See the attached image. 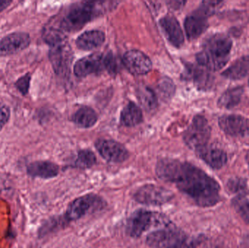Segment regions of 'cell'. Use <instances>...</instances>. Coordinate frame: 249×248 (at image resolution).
Listing matches in <instances>:
<instances>
[{
    "mask_svg": "<svg viewBox=\"0 0 249 248\" xmlns=\"http://www.w3.org/2000/svg\"><path fill=\"white\" fill-rule=\"evenodd\" d=\"M196 152L199 158L215 170L222 168L228 163L227 153L215 146H209L207 144L199 149Z\"/></svg>",
    "mask_w": 249,
    "mask_h": 248,
    "instance_id": "14",
    "label": "cell"
},
{
    "mask_svg": "<svg viewBox=\"0 0 249 248\" xmlns=\"http://www.w3.org/2000/svg\"><path fill=\"white\" fill-rule=\"evenodd\" d=\"M104 66L109 71V74L115 75L118 72L119 65L117 58L112 53L107 54L106 56L103 57Z\"/></svg>",
    "mask_w": 249,
    "mask_h": 248,
    "instance_id": "29",
    "label": "cell"
},
{
    "mask_svg": "<svg viewBox=\"0 0 249 248\" xmlns=\"http://www.w3.org/2000/svg\"><path fill=\"white\" fill-rule=\"evenodd\" d=\"M249 74V55L241 57L222 72V75L228 80H241Z\"/></svg>",
    "mask_w": 249,
    "mask_h": 248,
    "instance_id": "20",
    "label": "cell"
},
{
    "mask_svg": "<svg viewBox=\"0 0 249 248\" xmlns=\"http://www.w3.org/2000/svg\"><path fill=\"white\" fill-rule=\"evenodd\" d=\"M27 173L33 178L52 179L58 176L59 167L55 163L49 161H36L28 165Z\"/></svg>",
    "mask_w": 249,
    "mask_h": 248,
    "instance_id": "18",
    "label": "cell"
},
{
    "mask_svg": "<svg viewBox=\"0 0 249 248\" xmlns=\"http://www.w3.org/2000/svg\"><path fill=\"white\" fill-rule=\"evenodd\" d=\"M246 160H247V165L249 170V151L247 152V156H246Z\"/></svg>",
    "mask_w": 249,
    "mask_h": 248,
    "instance_id": "33",
    "label": "cell"
},
{
    "mask_svg": "<svg viewBox=\"0 0 249 248\" xmlns=\"http://www.w3.org/2000/svg\"><path fill=\"white\" fill-rule=\"evenodd\" d=\"M105 41V34L101 31L93 30L82 33L77 40V48L83 50H90L101 46Z\"/></svg>",
    "mask_w": 249,
    "mask_h": 248,
    "instance_id": "19",
    "label": "cell"
},
{
    "mask_svg": "<svg viewBox=\"0 0 249 248\" xmlns=\"http://www.w3.org/2000/svg\"><path fill=\"white\" fill-rule=\"evenodd\" d=\"M155 172L158 179L175 185L198 206L207 208L220 202L219 183L193 164L173 159H162L158 161Z\"/></svg>",
    "mask_w": 249,
    "mask_h": 248,
    "instance_id": "1",
    "label": "cell"
},
{
    "mask_svg": "<svg viewBox=\"0 0 249 248\" xmlns=\"http://www.w3.org/2000/svg\"><path fill=\"white\" fill-rule=\"evenodd\" d=\"M50 45L49 59L54 71L59 76L68 74L72 62L73 54L66 39Z\"/></svg>",
    "mask_w": 249,
    "mask_h": 248,
    "instance_id": "6",
    "label": "cell"
},
{
    "mask_svg": "<svg viewBox=\"0 0 249 248\" xmlns=\"http://www.w3.org/2000/svg\"><path fill=\"white\" fill-rule=\"evenodd\" d=\"M102 2H83L74 6L65 15L61 23V30L67 32H74L80 30L86 23L102 13Z\"/></svg>",
    "mask_w": 249,
    "mask_h": 248,
    "instance_id": "3",
    "label": "cell"
},
{
    "mask_svg": "<svg viewBox=\"0 0 249 248\" xmlns=\"http://www.w3.org/2000/svg\"><path fill=\"white\" fill-rule=\"evenodd\" d=\"M103 201L96 195H86L74 199L67 208L65 218L68 222L80 219L87 214L92 208L103 206Z\"/></svg>",
    "mask_w": 249,
    "mask_h": 248,
    "instance_id": "7",
    "label": "cell"
},
{
    "mask_svg": "<svg viewBox=\"0 0 249 248\" xmlns=\"http://www.w3.org/2000/svg\"><path fill=\"white\" fill-rule=\"evenodd\" d=\"M160 25L170 43L176 48L184 44V33L178 20L174 16H165L160 20Z\"/></svg>",
    "mask_w": 249,
    "mask_h": 248,
    "instance_id": "15",
    "label": "cell"
},
{
    "mask_svg": "<svg viewBox=\"0 0 249 248\" xmlns=\"http://www.w3.org/2000/svg\"><path fill=\"white\" fill-rule=\"evenodd\" d=\"M100 155L109 163H121L127 160L129 152L122 144L112 140H98L95 144Z\"/></svg>",
    "mask_w": 249,
    "mask_h": 248,
    "instance_id": "10",
    "label": "cell"
},
{
    "mask_svg": "<svg viewBox=\"0 0 249 248\" xmlns=\"http://www.w3.org/2000/svg\"><path fill=\"white\" fill-rule=\"evenodd\" d=\"M232 205L243 220L249 224V199L244 195H238L232 199Z\"/></svg>",
    "mask_w": 249,
    "mask_h": 248,
    "instance_id": "27",
    "label": "cell"
},
{
    "mask_svg": "<svg viewBox=\"0 0 249 248\" xmlns=\"http://www.w3.org/2000/svg\"><path fill=\"white\" fill-rule=\"evenodd\" d=\"M156 214L146 210L135 211L127 221L126 233L129 237L139 238L154 224Z\"/></svg>",
    "mask_w": 249,
    "mask_h": 248,
    "instance_id": "8",
    "label": "cell"
},
{
    "mask_svg": "<svg viewBox=\"0 0 249 248\" xmlns=\"http://www.w3.org/2000/svg\"><path fill=\"white\" fill-rule=\"evenodd\" d=\"M219 125L221 129L232 137L249 135V119L236 115H225L219 118Z\"/></svg>",
    "mask_w": 249,
    "mask_h": 248,
    "instance_id": "12",
    "label": "cell"
},
{
    "mask_svg": "<svg viewBox=\"0 0 249 248\" xmlns=\"http://www.w3.org/2000/svg\"><path fill=\"white\" fill-rule=\"evenodd\" d=\"M210 125L204 116L197 115L193 118L191 125L184 132V142L191 149L197 151L207 145L211 137Z\"/></svg>",
    "mask_w": 249,
    "mask_h": 248,
    "instance_id": "4",
    "label": "cell"
},
{
    "mask_svg": "<svg viewBox=\"0 0 249 248\" xmlns=\"http://www.w3.org/2000/svg\"><path fill=\"white\" fill-rule=\"evenodd\" d=\"M133 198L136 202L142 205L160 206L172 200L174 194L162 186L146 184L141 186L133 193Z\"/></svg>",
    "mask_w": 249,
    "mask_h": 248,
    "instance_id": "5",
    "label": "cell"
},
{
    "mask_svg": "<svg viewBox=\"0 0 249 248\" xmlns=\"http://www.w3.org/2000/svg\"><path fill=\"white\" fill-rule=\"evenodd\" d=\"M143 120V115L140 108L133 102L124 106L121 112V122L126 127H134Z\"/></svg>",
    "mask_w": 249,
    "mask_h": 248,
    "instance_id": "22",
    "label": "cell"
},
{
    "mask_svg": "<svg viewBox=\"0 0 249 248\" xmlns=\"http://www.w3.org/2000/svg\"><path fill=\"white\" fill-rule=\"evenodd\" d=\"M96 163V157L90 150L84 149L79 151L74 161V166L81 169L90 168Z\"/></svg>",
    "mask_w": 249,
    "mask_h": 248,
    "instance_id": "26",
    "label": "cell"
},
{
    "mask_svg": "<svg viewBox=\"0 0 249 248\" xmlns=\"http://www.w3.org/2000/svg\"><path fill=\"white\" fill-rule=\"evenodd\" d=\"M244 88L235 87L225 91L218 100V105L225 109H232L238 105L242 99Z\"/></svg>",
    "mask_w": 249,
    "mask_h": 248,
    "instance_id": "24",
    "label": "cell"
},
{
    "mask_svg": "<svg viewBox=\"0 0 249 248\" xmlns=\"http://www.w3.org/2000/svg\"><path fill=\"white\" fill-rule=\"evenodd\" d=\"M71 119L77 126L80 128H91L96 123L98 116L93 109L89 106H83L72 115Z\"/></svg>",
    "mask_w": 249,
    "mask_h": 248,
    "instance_id": "21",
    "label": "cell"
},
{
    "mask_svg": "<svg viewBox=\"0 0 249 248\" xmlns=\"http://www.w3.org/2000/svg\"><path fill=\"white\" fill-rule=\"evenodd\" d=\"M227 187L231 193L238 194V195H244L243 194L245 193L248 189L247 181L241 178L231 179L228 181Z\"/></svg>",
    "mask_w": 249,
    "mask_h": 248,
    "instance_id": "28",
    "label": "cell"
},
{
    "mask_svg": "<svg viewBox=\"0 0 249 248\" xmlns=\"http://www.w3.org/2000/svg\"><path fill=\"white\" fill-rule=\"evenodd\" d=\"M232 42L231 38L223 33H215L206 39L202 51L219 59L229 60Z\"/></svg>",
    "mask_w": 249,
    "mask_h": 248,
    "instance_id": "9",
    "label": "cell"
},
{
    "mask_svg": "<svg viewBox=\"0 0 249 248\" xmlns=\"http://www.w3.org/2000/svg\"><path fill=\"white\" fill-rule=\"evenodd\" d=\"M187 77L194 81L198 87L207 88L212 84V75L208 72V70L196 66H189L187 70Z\"/></svg>",
    "mask_w": 249,
    "mask_h": 248,
    "instance_id": "23",
    "label": "cell"
},
{
    "mask_svg": "<svg viewBox=\"0 0 249 248\" xmlns=\"http://www.w3.org/2000/svg\"><path fill=\"white\" fill-rule=\"evenodd\" d=\"M11 3V1H7V0H1V1H0V13H1V11H3V10H5L7 7H8Z\"/></svg>",
    "mask_w": 249,
    "mask_h": 248,
    "instance_id": "32",
    "label": "cell"
},
{
    "mask_svg": "<svg viewBox=\"0 0 249 248\" xmlns=\"http://www.w3.org/2000/svg\"><path fill=\"white\" fill-rule=\"evenodd\" d=\"M123 61L127 70L136 75H143L152 70V61L149 57L138 50L127 51Z\"/></svg>",
    "mask_w": 249,
    "mask_h": 248,
    "instance_id": "13",
    "label": "cell"
},
{
    "mask_svg": "<svg viewBox=\"0 0 249 248\" xmlns=\"http://www.w3.org/2000/svg\"><path fill=\"white\" fill-rule=\"evenodd\" d=\"M103 67V57L99 54H93L77 61L74 64V73L77 77H84L89 74H98Z\"/></svg>",
    "mask_w": 249,
    "mask_h": 248,
    "instance_id": "16",
    "label": "cell"
},
{
    "mask_svg": "<svg viewBox=\"0 0 249 248\" xmlns=\"http://www.w3.org/2000/svg\"><path fill=\"white\" fill-rule=\"evenodd\" d=\"M203 237H190L176 228L152 231L146 237V245L150 248H197Z\"/></svg>",
    "mask_w": 249,
    "mask_h": 248,
    "instance_id": "2",
    "label": "cell"
},
{
    "mask_svg": "<svg viewBox=\"0 0 249 248\" xmlns=\"http://www.w3.org/2000/svg\"><path fill=\"white\" fill-rule=\"evenodd\" d=\"M31 44L30 35L26 32H13L0 40V57L9 56L21 52Z\"/></svg>",
    "mask_w": 249,
    "mask_h": 248,
    "instance_id": "11",
    "label": "cell"
},
{
    "mask_svg": "<svg viewBox=\"0 0 249 248\" xmlns=\"http://www.w3.org/2000/svg\"><path fill=\"white\" fill-rule=\"evenodd\" d=\"M139 102L146 110H152L158 104L156 96L149 87H141L138 90Z\"/></svg>",
    "mask_w": 249,
    "mask_h": 248,
    "instance_id": "25",
    "label": "cell"
},
{
    "mask_svg": "<svg viewBox=\"0 0 249 248\" xmlns=\"http://www.w3.org/2000/svg\"><path fill=\"white\" fill-rule=\"evenodd\" d=\"M208 26V16L199 10L187 16L184 21V29L190 39H197L207 29Z\"/></svg>",
    "mask_w": 249,
    "mask_h": 248,
    "instance_id": "17",
    "label": "cell"
},
{
    "mask_svg": "<svg viewBox=\"0 0 249 248\" xmlns=\"http://www.w3.org/2000/svg\"><path fill=\"white\" fill-rule=\"evenodd\" d=\"M10 117V110L7 105L0 102V131L3 129Z\"/></svg>",
    "mask_w": 249,
    "mask_h": 248,
    "instance_id": "31",
    "label": "cell"
},
{
    "mask_svg": "<svg viewBox=\"0 0 249 248\" xmlns=\"http://www.w3.org/2000/svg\"><path fill=\"white\" fill-rule=\"evenodd\" d=\"M31 80H32V76H31L30 73H27L25 75L22 76L16 82V88L23 96H26L29 93Z\"/></svg>",
    "mask_w": 249,
    "mask_h": 248,
    "instance_id": "30",
    "label": "cell"
}]
</instances>
